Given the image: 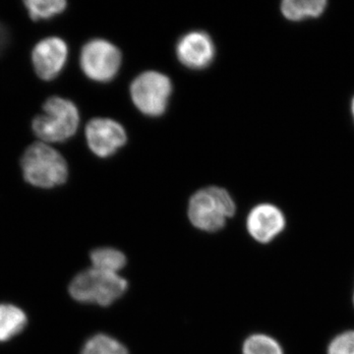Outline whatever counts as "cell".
I'll return each instance as SVG.
<instances>
[{"mask_svg":"<svg viewBox=\"0 0 354 354\" xmlns=\"http://www.w3.org/2000/svg\"><path fill=\"white\" fill-rule=\"evenodd\" d=\"M20 167L25 181L35 187H57L68 178V165L64 156L44 142H36L26 149Z\"/></svg>","mask_w":354,"mask_h":354,"instance_id":"6da1fadb","label":"cell"},{"mask_svg":"<svg viewBox=\"0 0 354 354\" xmlns=\"http://www.w3.org/2000/svg\"><path fill=\"white\" fill-rule=\"evenodd\" d=\"M80 114L73 102L62 97H51L43 106V113L32 122L34 134L44 143H60L76 134Z\"/></svg>","mask_w":354,"mask_h":354,"instance_id":"7a4b0ae2","label":"cell"},{"mask_svg":"<svg viewBox=\"0 0 354 354\" xmlns=\"http://www.w3.org/2000/svg\"><path fill=\"white\" fill-rule=\"evenodd\" d=\"M236 206L230 193L216 186L203 188L191 197L188 218L195 227L207 232L223 230Z\"/></svg>","mask_w":354,"mask_h":354,"instance_id":"3957f363","label":"cell"},{"mask_svg":"<svg viewBox=\"0 0 354 354\" xmlns=\"http://www.w3.org/2000/svg\"><path fill=\"white\" fill-rule=\"evenodd\" d=\"M128 283L120 274L90 268L79 272L69 285V293L76 301L106 307L127 292Z\"/></svg>","mask_w":354,"mask_h":354,"instance_id":"277c9868","label":"cell"},{"mask_svg":"<svg viewBox=\"0 0 354 354\" xmlns=\"http://www.w3.org/2000/svg\"><path fill=\"white\" fill-rule=\"evenodd\" d=\"M171 93V79L157 71L140 74L130 86L133 104L142 113L152 118L165 113Z\"/></svg>","mask_w":354,"mask_h":354,"instance_id":"5b68a950","label":"cell"},{"mask_svg":"<svg viewBox=\"0 0 354 354\" xmlns=\"http://www.w3.org/2000/svg\"><path fill=\"white\" fill-rule=\"evenodd\" d=\"M122 55L114 44L95 39L83 46L80 66L84 74L95 82H109L120 71Z\"/></svg>","mask_w":354,"mask_h":354,"instance_id":"8992f818","label":"cell"},{"mask_svg":"<svg viewBox=\"0 0 354 354\" xmlns=\"http://www.w3.org/2000/svg\"><path fill=\"white\" fill-rule=\"evenodd\" d=\"M88 148L100 158H109L127 142L122 125L111 118H94L86 127Z\"/></svg>","mask_w":354,"mask_h":354,"instance_id":"52a82bcc","label":"cell"},{"mask_svg":"<svg viewBox=\"0 0 354 354\" xmlns=\"http://www.w3.org/2000/svg\"><path fill=\"white\" fill-rule=\"evenodd\" d=\"M68 58V46L64 39L48 37L39 41L32 51L35 72L44 81L55 80L64 70Z\"/></svg>","mask_w":354,"mask_h":354,"instance_id":"ba28073f","label":"cell"},{"mask_svg":"<svg viewBox=\"0 0 354 354\" xmlns=\"http://www.w3.org/2000/svg\"><path fill=\"white\" fill-rule=\"evenodd\" d=\"M286 216L283 212L272 204L254 207L247 216L246 227L254 241L268 244L285 230Z\"/></svg>","mask_w":354,"mask_h":354,"instance_id":"9c48e42d","label":"cell"},{"mask_svg":"<svg viewBox=\"0 0 354 354\" xmlns=\"http://www.w3.org/2000/svg\"><path fill=\"white\" fill-rule=\"evenodd\" d=\"M215 55L213 39L205 32H188L176 44L177 58L187 68H207L213 62Z\"/></svg>","mask_w":354,"mask_h":354,"instance_id":"30bf717a","label":"cell"},{"mask_svg":"<svg viewBox=\"0 0 354 354\" xmlns=\"http://www.w3.org/2000/svg\"><path fill=\"white\" fill-rule=\"evenodd\" d=\"M27 316L19 307L11 304H0V342L13 339L24 330Z\"/></svg>","mask_w":354,"mask_h":354,"instance_id":"8fae6325","label":"cell"},{"mask_svg":"<svg viewBox=\"0 0 354 354\" xmlns=\"http://www.w3.org/2000/svg\"><path fill=\"white\" fill-rule=\"evenodd\" d=\"M325 0H286L281 3V12L286 19L300 21L309 17H318L325 10Z\"/></svg>","mask_w":354,"mask_h":354,"instance_id":"7c38bea8","label":"cell"},{"mask_svg":"<svg viewBox=\"0 0 354 354\" xmlns=\"http://www.w3.org/2000/svg\"><path fill=\"white\" fill-rule=\"evenodd\" d=\"M92 268L100 271L118 274L127 264L124 253L113 247H100L91 252Z\"/></svg>","mask_w":354,"mask_h":354,"instance_id":"4fadbf2b","label":"cell"},{"mask_svg":"<svg viewBox=\"0 0 354 354\" xmlns=\"http://www.w3.org/2000/svg\"><path fill=\"white\" fill-rule=\"evenodd\" d=\"M23 4L28 15L35 22L50 20L64 12L67 7V2L64 0H29Z\"/></svg>","mask_w":354,"mask_h":354,"instance_id":"5bb4252c","label":"cell"},{"mask_svg":"<svg viewBox=\"0 0 354 354\" xmlns=\"http://www.w3.org/2000/svg\"><path fill=\"white\" fill-rule=\"evenodd\" d=\"M81 354H129L124 344L106 334H97L84 344Z\"/></svg>","mask_w":354,"mask_h":354,"instance_id":"9a60e30c","label":"cell"},{"mask_svg":"<svg viewBox=\"0 0 354 354\" xmlns=\"http://www.w3.org/2000/svg\"><path fill=\"white\" fill-rule=\"evenodd\" d=\"M242 354H285L283 346L274 337L266 334H254L247 337Z\"/></svg>","mask_w":354,"mask_h":354,"instance_id":"2e32d148","label":"cell"},{"mask_svg":"<svg viewBox=\"0 0 354 354\" xmlns=\"http://www.w3.org/2000/svg\"><path fill=\"white\" fill-rule=\"evenodd\" d=\"M327 354H354V330L335 335L328 346Z\"/></svg>","mask_w":354,"mask_h":354,"instance_id":"e0dca14e","label":"cell"},{"mask_svg":"<svg viewBox=\"0 0 354 354\" xmlns=\"http://www.w3.org/2000/svg\"><path fill=\"white\" fill-rule=\"evenodd\" d=\"M351 111H353V118H354V99L353 101V104H351Z\"/></svg>","mask_w":354,"mask_h":354,"instance_id":"ac0fdd59","label":"cell"},{"mask_svg":"<svg viewBox=\"0 0 354 354\" xmlns=\"http://www.w3.org/2000/svg\"><path fill=\"white\" fill-rule=\"evenodd\" d=\"M0 32H2L1 28H0ZM2 43H3V38L0 39V46H1Z\"/></svg>","mask_w":354,"mask_h":354,"instance_id":"d6986e66","label":"cell"},{"mask_svg":"<svg viewBox=\"0 0 354 354\" xmlns=\"http://www.w3.org/2000/svg\"><path fill=\"white\" fill-rule=\"evenodd\" d=\"M353 306H354V291H353Z\"/></svg>","mask_w":354,"mask_h":354,"instance_id":"ffe728a7","label":"cell"}]
</instances>
